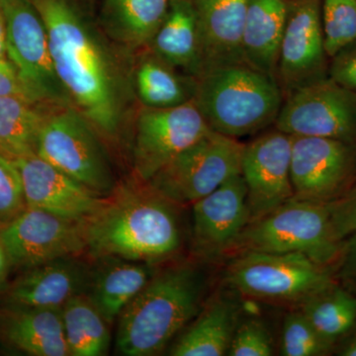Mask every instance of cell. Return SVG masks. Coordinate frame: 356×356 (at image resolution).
Here are the masks:
<instances>
[{"label": "cell", "mask_w": 356, "mask_h": 356, "mask_svg": "<svg viewBox=\"0 0 356 356\" xmlns=\"http://www.w3.org/2000/svg\"><path fill=\"white\" fill-rule=\"evenodd\" d=\"M205 280L189 264L154 273L119 316L116 350L126 356H153L165 350L202 309Z\"/></svg>", "instance_id": "cell-3"}, {"label": "cell", "mask_w": 356, "mask_h": 356, "mask_svg": "<svg viewBox=\"0 0 356 356\" xmlns=\"http://www.w3.org/2000/svg\"><path fill=\"white\" fill-rule=\"evenodd\" d=\"M302 313L314 329L336 346L356 325V295L337 283L302 304Z\"/></svg>", "instance_id": "cell-27"}, {"label": "cell", "mask_w": 356, "mask_h": 356, "mask_svg": "<svg viewBox=\"0 0 356 356\" xmlns=\"http://www.w3.org/2000/svg\"><path fill=\"white\" fill-rule=\"evenodd\" d=\"M343 243L332 226L329 203L293 197L248 222L229 252H295L330 268L339 261Z\"/></svg>", "instance_id": "cell-5"}, {"label": "cell", "mask_w": 356, "mask_h": 356, "mask_svg": "<svg viewBox=\"0 0 356 356\" xmlns=\"http://www.w3.org/2000/svg\"><path fill=\"white\" fill-rule=\"evenodd\" d=\"M248 3V0H196L203 72L245 63L242 40Z\"/></svg>", "instance_id": "cell-20"}, {"label": "cell", "mask_w": 356, "mask_h": 356, "mask_svg": "<svg viewBox=\"0 0 356 356\" xmlns=\"http://www.w3.org/2000/svg\"><path fill=\"white\" fill-rule=\"evenodd\" d=\"M292 136L274 127L245 144L241 175L247 187L250 222L294 197Z\"/></svg>", "instance_id": "cell-15"}, {"label": "cell", "mask_w": 356, "mask_h": 356, "mask_svg": "<svg viewBox=\"0 0 356 356\" xmlns=\"http://www.w3.org/2000/svg\"><path fill=\"white\" fill-rule=\"evenodd\" d=\"M91 273L83 262L65 257L26 269L4 294L7 305L62 308L88 291Z\"/></svg>", "instance_id": "cell-18"}, {"label": "cell", "mask_w": 356, "mask_h": 356, "mask_svg": "<svg viewBox=\"0 0 356 356\" xmlns=\"http://www.w3.org/2000/svg\"><path fill=\"white\" fill-rule=\"evenodd\" d=\"M40 103L0 97V153L15 159L37 154L39 135L49 113Z\"/></svg>", "instance_id": "cell-25"}, {"label": "cell", "mask_w": 356, "mask_h": 356, "mask_svg": "<svg viewBox=\"0 0 356 356\" xmlns=\"http://www.w3.org/2000/svg\"><path fill=\"white\" fill-rule=\"evenodd\" d=\"M334 346L323 339L302 312L289 314L283 323L281 355L284 356L329 355Z\"/></svg>", "instance_id": "cell-31"}, {"label": "cell", "mask_w": 356, "mask_h": 356, "mask_svg": "<svg viewBox=\"0 0 356 356\" xmlns=\"http://www.w3.org/2000/svg\"><path fill=\"white\" fill-rule=\"evenodd\" d=\"M0 343L27 355H70L62 308L0 307Z\"/></svg>", "instance_id": "cell-19"}, {"label": "cell", "mask_w": 356, "mask_h": 356, "mask_svg": "<svg viewBox=\"0 0 356 356\" xmlns=\"http://www.w3.org/2000/svg\"><path fill=\"white\" fill-rule=\"evenodd\" d=\"M294 197L330 203L356 184V145L310 136H292Z\"/></svg>", "instance_id": "cell-11"}, {"label": "cell", "mask_w": 356, "mask_h": 356, "mask_svg": "<svg viewBox=\"0 0 356 356\" xmlns=\"http://www.w3.org/2000/svg\"><path fill=\"white\" fill-rule=\"evenodd\" d=\"M14 161L22 178L27 208L86 222L104 203L106 196L79 184L38 154Z\"/></svg>", "instance_id": "cell-17"}, {"label": "cell", "mask_w": 356, "mask_h": 356, "mask_svg": "<svg viewBox=\"0 0 356 356\" xmlns=\"http://www.w3.org/2000/svg\"><path fill=\"white\" fill-rule=\"evenodd\" d=\"M7 58L6 56V20L3 10L0 6V58Z\"/></svg>", "instance_id": "cell-39"}, {"label": "cell", "mask_w": 356, "mask_h": 356, "mask_svg": "<svg viewBox=\"0 0 356 356\" xmlns=\"http://www.w3.org/2000/svg\"><path fill=\"white\" fill-rule=\"evenodd\" d=\"M65 341L72 356H102L110 346L108 323L88 295L72 297L62 307Z\"/></svg>", "instance_id": "cell-26"}, {"label": "cell", "mask_w": 356, "mask_h": 356, "mask_svg": "<svg viewBox=\"0 0 356 356\" xmlns=\"http://www.w3.org/2000/svg\"><path fill=\"white\" fill-rule=\"evenodd\" d=\"M193 99L211 130L238 139L274 126L284 95L275 77L241 63L203 72Z\"/></svg>", "instance_id": "cell-4"}, {"label": "cell", "mask_w": 356, "mask_h": 356, "mask_svg": "<svg viewBox=\"0 0 356 356\" xmlns=\"http://www.w3.org/2000/svg\"><path fill=\"white\" fill-rule=\"evenodd\" d=\"M227 280L241 294L275 304H303L336 283L329 267L295 252H240L229 264Z\"/></svg>", "instance_id": "cell-6"}, {"label": "cell", "mask_w": 356, "mask_h": 356, "mask_svg": "<svg viewBox=\"0 0 356 356\" xmlns=\"http://www.w3.org/2000/svg\"><path fill=\"white\" fill-rule=\"evenodd\" d=\"M138 93L149 108H170L191 102L196 81L189 84L161 58L143 63L137 72Z\"/></svg>", "instance_id": "cell-28"}, {"label": "cell", "mask_w": 356, "mask_h": 356, "mask_svg": "<svg viewBox=\"0 0 356 356\" xmlns=\"http://www.w3.org/2000/svg\"><path fill=\"white\" fill-rule=\"evenodd\" d=\"M337 264L348 290L356 295V234L344 240L343 252Z\"/></svg>", "instance_id": "cell-37"}, {"label": "cell", "mask_w": 356, "mask_h": 356, "mask_svg": "<svg viewBox=\"0 0 356 356\" xmlns=\"http://www.w3.org/2000/svg\"><path fill=\"white\" fill-rule=\"evenodd\" d=\"M156 56L173 67L198 77L203 72L197 14L189 0H172L165 19L154 35Z\"/></svg>", "instance_id": "cell-24"}, {"label": "cell", "mask_w": 356, "mask_h": 356, "mask_svg": "<svg viewBox=\"0 0 356 356\" xmlns=\"http://www.w3.org/2000/svg\"><path fill=\"white\" fill-rule=\"evenodd\" d=\"M245 144L211 130L146 184L172 203L194 204L241 175Z\"/></svg>", "instance_id": "cell-7"}, {"label": "cell", "mask_w": 356, "mask_h": 356, "mask_svg": "<svg viewBox=\"0 0 356 356\" xmlns=\"http://www.w3.org/2000/svg\"><path fill=\"white\" fill-rule=\"evenodd\" d=\"M10 266L29 269L86 250L84 222L32 208L0 229Z\"/></svg>", "instance_id": "cell-14"}, {"label": "cell", "mask_w": 356, "mask_h": 356, "mask_svg": "<svg viewBox=\"0 0 356 356\" xmlns=\"http://www.w3.org/2000/svg\"><path fill=\"white\" fill-rule=\"evenodd\" d=\"M154 274L151 264L118 257L100 259L91 273L88 296L103 318L113 324Z\"/></svg>", "instance_id": "cell-21"}, {"label": "cell", "mask_w": 356, "mask_h": 356, "mask_svg": "<svg viewBox=\"0 0 356 356\" xmlns=\"http://www.w3.org/2000/svg\"><path fill=\"white\" fill-rule=\"evenodd\" d=\"M175 205L147 184L115 188L84 222L86 250L98 259L165 261L181 245Z\"/></svg>", "instance_id": "cell-2"}, {"label": "cell", "mask_w": 356, "mask_h": 356, "mask_svg": "<svg viewBox=\"0 0 356 356\" xmlns=\"http://www.w3.org/2000/svg\"><path fill=\"white\" fill-rule=\"evenodd\" d=\"M332 226L339 240L356 234V184L341 197L329 203Z\"/></svg>", "instance_id": "cell-34"}, {"label": "cell", "mask_w": 356, "mask_h": 356, "mask_svg": "<svg viewBox=\"0 0 356 356\" xmlns=\"http://www.w3.org/2000/svg\"><path fill=\"white\" fill-rule=\"evenodd\" d=\"M322 0L287 2V18L281 41L276 79L287 96L329 77L321 13Z\"/></svg>", "instance_id": "cell-13"}, {"label": "cell", "mask_w": 356, "mask_h": 356, "mask_svg": "<svg viewBox=\"0 0 356 356\" xmlns=\"http://www.w3.org/2000/svg\"><path fill=\"white\" fill-rule=\"evenodd\" d=\"M27 208L22 178L13 159L0 153V229Z\"/></svg>", "instance_id": "cell-32"}, {"label": "cell", "mask_w": 356, "mask_h": 356, "mask_svg": "<svg viewBox=\"0 0 356 356\" xmlns=\"http://www.w3.org/2000/svg\"><path fill=\"white\" fill-rule=\"evenodd\" d=\"M274 127L356 145V93L327 77L284 97Z\"/></svg>", "instance_id": "cell-10"}, {"label": "cell", "mask_w": 356, "mask_h": 356, "mask_svg": "<svg viewBox=\"0 0 356 356\" xmlns=\"http://www.w3.org/2000/svg\"><path fill=\"white\" fill-rule=\"evenodd\" d=\"M0 97H15L40 103L21 79L15 65L7 58H0Z\"/></svg>", "instance_id": "cell-36"}, {"label": "cell", "mask_w": 356, "mask_h": 356, "mask_svg": "<svg viewBox=\"0 0 356 356\" xmlns=\"http://www.w3.org/2000/svg\"><path fill=\"white\" fill-rule=\"evenodd\" d=\"M329 77L356 93V39L330 58Z\"/></svg>", "instance_id": "cell-35"}, {"label": "cell", "mask_w": 356, "mask_h": 356, "mask_svg": "<svg viewBox=\"0 0 356 356\" xmlns=\"http://www.w3.org/2000/svg\"><path fill=\"white\" fill-rule=\"evenodd\" d=\"M48 34L56 74L70 99L95 127L114 134L120 106L113 70L72 0H30Z\"/></svg>", "instance_id": "cell-1"}, {"label": "cell", "mask_w": 356, "mask_h": 356, "mask_svg": "<svg viewBox=\"0 0 356 356\" xmlns=\"http://www.w3.org/2000/svg\"><path fill=\"white\" fill-rule=\"evenodd\" d=\"M210 131L194 99L170 108L147 107L136 127L133 156L138 177L146 184Z\"/></svg>", "instance_id": "cell-12"}, {"label": "cell", "mask_w": 356, "mask_h": 356, "mask_svg": "<svg viewBox=\"0 0 356 356\" xmlns=\"http://www.w3.org/2000/svg\"><path fill=\"white\" fill-rule=\"evenodd\" d=\"M274 353L273 337L266 324L257 318L238 323L232 337L229 356H271Z\"/></svg>", "instance_id": "cell-33"}, {"label": "cell", "mask_w": 356, "mask_h": 356, "mask_svg": "<svg viewBox=\"0 0 356 356\" xmlns=\"http://www.w3.org/2000/svg\"><path fill=\"white\" fill-rule=\"evenodd\" d=\"M238 306L219 297L204 307L194 322L172 344L173 356H222L228 355L232 337L238 325Z\"/></svg>", "instance_id": "cell-23"}, {"label": "cell", "mask_w": 356, "mask_h": 356, "mask_svg": "<svg viewBox=\"0 0 356 356\" xmlns=\"http://www.w3.org/2000/svg\"><path fill=\"white\" fill-rule=\"evenodd\" d=\"M6 20V56L43 104L65 105L70 96L56 74L48 34L30 0H0Z\"/></svg>", "instance_id": "cell-9"}, {"label": "cell", "mask_w": 356, "mask_h": 356, "mask_svg": "<svg viewBox=\"0 0 356 356\" xmlns=\"http://www.w3.org/2000/svg\"><path fill=\"white\" fill-rule=\"evenodd\" d=\"M170 0H106L110 20L129 41L144 44L153 40L165 19Z\"/></svg>", "instance_id": "cell-29"}, {"label": "cell", "mask_w": 356, "mask_h": 356, "mask_svg": "<svg viewBox=\"0 0 356 356\" xmlns=\"http://www.w3.org/2000/svg\"><path fill=\"white\" fill-rule=\"evenodd\" d=\"M337 346V355L341 356H356V325Z\"/></svg>", "instance_id": "cell-38"}, {"label": "cell", "mask_w": 356, "mask_h": 356, "mask_svg": "<svg viewBox=\"0 0 356 356\" xmlns=\"http://www.w3.org/2000/svg\"><path fill=\"white\" fill-rule=\"evenodd\" d=\"M10 266L3 245L0 243V284L6 280L7 269Z\"/></svg>", "instance_id": "cell-40"}, {"label": "cell", "mask_w": 356, "mask_h": 356, "mask_svg": "<svg viewBox=\"0 0 356 356\" xmlns=\"http://www.w3.org/2000/svg\"><path fill=\"white\" fill-rule=\"evenodd\" d=\"M93 127L74 108L49 113L40 132L37 154L79 184L107 196L115 189L113 172Z\"/></svg>", "instance_id": "cell-8"}, {"label": "cell", "mask_w": 356, "mask_h": 356, "mask_svg": "<svg viewBox=\"0 0 356 356\" xmlns=\"http://www.w3.org/2000/svg\"><path fill=\"white\" fill-rule=\"evenodd\" d=\"M287 8L285 0H248L243 27L245 62L275 79Z\"/></svg>", "instance_id": "cell-22"}, {"label": "cell", "mask_w": 356, "mask_h": 356, "mask_svg": "<svg viewBox=\"0 0 356 356\" xmlns=\"http://www.w3.org/2000/svg\"><path fill=\"white\" fill-rule=\"evenodd\" d=\"M325 50L331 58L356 39V0H322Z\"/></svg>", "instance_id": "cell-30"}, {"label": "cell", "mask_w": 356, "mask_h": 356, "mask_svg": "<svg viewBox=\"0 0 356 356\" xmlns=\"http://www.w3.org/2000/svg\"><path fill=\"white\" fill-rule=\"evenodd\" d=\"M192 206L194 254L205 259L229 254L250 221L242 175L231 178Z\"/></svg>", "instance_id": "cell-16"}]
</instances>
